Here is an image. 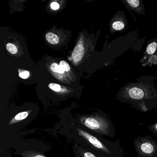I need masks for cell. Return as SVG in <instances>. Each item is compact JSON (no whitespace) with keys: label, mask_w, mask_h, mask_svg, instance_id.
I'll return each instance as SVG.
<instances>
[{"label":"cell","mask_w":157,"mask_h":157,"mask_svg":"<svg viewBox=\"0 0 157 157\" xmlns=\"http://www.w3.org/2000/svg\"><path fill=\"white\" fill-rule=\"evenodd\" d=\"M157 43L154 42L150 44L147 47V54L149 55H152L156 51V48H157Z\"/></svg>","instance_id":"cell-9"},{"label":"cell","mask_w":157,"mask_h":157,"mask_svg":"<svg viewBox=\"0 0 157 157\" xmlns=\"http://www.w3.org/2000/svg\"><path fill=\"white\" fill-rule=\"evenodd\" d=\"M51 7L52 10H57L59 9V4L57 2H52L51 4Z\"/></svg>","instance_id":"cell-18"},{"label":"cell","mask_w":157,"mask_h":157,"mask_svg":"<svg viewBox=\"0 0 157 157\" xmlns=\"http://www.w3.org/2000/svg\"><path fill=\"white\" fill-rule=\"evenodd\" d=\"M79 121L83 125L98 135L114 137L116 131L110 117L105 114H95L81 117Z\"/></svg>","instance_id":"cell-1"},{"label":"cell","mask_w":157,"mask_h":157,"mask_svg":"<svg viewBox=\"0 0 157 157\" xmlns=\"http://www.w3.org/2000/svg\"><path fill=\"white\" fill-rule=\"evenodd\" d=\"M24 157H46L41 153L33 151H28L23 153Z\"/></svg>","instance_id":"cell-7"},{"label":"cell","mask_w":157,"mask_h":157,"mask_svg":"<svg viewBox=\"0 0 157 157\" xmlns=\"http://www.w3.org/2000/svg\"><path fill=\"white\" fill-rule=\"evenodd\" d=\"M150 130L157 136V122L147 127Z\"/></svg>","instance_id":"cell-14"},{"label":"cell","mask_w":157,"mask_h":157,"mask_svg":"<svg viewBox=\"0 0 157 157\" xmlns=\"http://www.w3.org/2000/svg\"><path fill=\"white\" fill-rule=\"evenodd\" d=\"M46 38L50 44H56L59 42L58 37L55 34L52 33H48L47 34Z\"/></svg>","instance_id":"cell-6"},{"label":"cell","mask_w":157,"mask_h":157,"mask_svg":"<svg viewBox=\"0 0 157 157\" xmlns=\"http://www.w3.org/2000/svg\"><path fill=\"white\" fill-rule=\"evenodd\" d=\"M127 2L129 4L131 7L133 8H136L139 5L140 1L138 0H130V1H127Z\"/></svg>","instance_id":"cell-16"},{"label":"cell","mask_w":157,"mask_h":157,"mask_svg":"<svg viewBox=\"0 0 157 157\" xmlns=\"http://www.w3.org/2000/svg\"><path fill=\"white\" fill-rule=\"evenodd\" d=\"M84 48L82 45L78 44L74 48L72 53V59L75 62L81 60L84 54Z\"/></svg>","instance_id":"cell-4"},{"label":"cell","mask_w":157,"mask_h":157,"mask_svg":"<svg viewBox=\"0 0 157 157\" xmlns=\"http://www.w3.org/2000/svg\"><path fill=\"white\" fill-rule=\"evenodd\" d=\"M80 153L82 157H99L97 155L86 151L81 150Z\"/></svg>","instance_id":"cell-12"},{"label":"cell","mask_w":157,"mask_h":157,"mask_svg":"<svg viewBox=\"0 0 157 157\" xmlns=\"http://www.w3.org/2000/svg\"><path fill=\"white\" fill-rule=\"evenodd\" d=\"M29 75H30V73L28 71H24L23 72H21L19 74V76L22 78L26 79L28 78Z\"/></svg>","instance_id":"cell-17"},{"label":"cell","mask_w":157,"mask_h":157,"mask_svg":"<svg viewBox=\"0 0 157 157\" xmlns=\"http://www.w3.org/2000/svg\"><path fill=\"white\" fill-rule=\"evenodd\" d=\"M59 66L66 71H69L70 70V67L66 61H60V63H59Z\"/></svg>","instance_id":"cell-15"},{"label":"cell","mask_w":157,"mask_h":157,"mask_svg":"<svg viewBox=\"0 0 157 157\" xmlns=\"http://www.w3.org/2000/svg\"><path fill=\"white\" fill-rule=\"evenodd\" d=\"M128 94L131 101L136 102L143 101L145 97L143 90L136 87L130 89L128 91Z\"/></svg>","instance_id":"cell-3"},{"label":"cell","mask_w":157,"mask_h":157,"mask_svg":"<svg viewBox=\"0 0 157 157\" xmlns=\"http://www.w3.org/2000/svg\"><path fill=\"white\" fill-rule=\"evenodd\" d=\"M31 110L24 111L19 113L15 116L9 122V125H12L16 124L18 122H21L22 120H24L28 117V116L31 113Z\"/></svg>","instance_id":"cell-5"},{"label":"cell","mask_w":157,"mask_h":157,"mask_svg":"<svg viewBox=\"0 0 157 157\" xmlns=\"http://www.w3.org/2000/svg\"><path fill=\"white\" fill-rule=\"evenodd\" d=\"M113 27L114 30L119 31L122 30L124 27V24L121 21H116L113 24Z\"/></svg>","instance_id":"cell-11"},{"label":"cell","mask_w":157,"mask_h":157,"mask_svg":"<svg viewBox=\"0 0 157 157\" xmlns=\"http://www.w3.org/2000/svg\"><path fill=\"white\" fill-rule=\"evenodd\" d=\"M133 144L138 157H157V142L151 137L135 138Z\"/></svg>","instance_id":"cell-2"},{"label":"cell","mask_w":157,"mask_h":157,"mask_svg":"<svg viewBox=\"0 0 157 157\" xmlns=\"http://www.w3.org/2000/svg\"><path fill=\"white\" fill-rule=\"evenodd\" d=\"M48 87L50 89L56 92L60 91L61 90V87H60V85L56 84V83H50L48 85Z\"/></svg>","instance_id":"cell-13"},{"label":"cell","mask_w":157,"mask_h":157,"mask_svg":"<svg viewBox=\"0 0 157 157\" xmlns=\"http://www.w3.org/2000/svg\"><path fill=\"white\" fill-rule=\"evenodd\" d=\"M6 48H7V50L9 51V52L11 53L12 54H16L17 51H18L16 47L13 44H10V43H9V44H7Z\"/></svg>","instance_id":"cell-10"},{"label":"cell","mask_w":157,"mask_h":157,"mask_svg":"<svg viewBox=\"0 0 157 157\" xmlns=\"http://www.w3.org/2000/svg\"><path fill=\"white\" fill-rule=\"evenodd\" d=\"M51 69L53 71L60 73V74H63L64 73V71H65L60 66L56 63H53L51 65Z\"/></svg>","instance_id":"cell-8"}]
</instances>
